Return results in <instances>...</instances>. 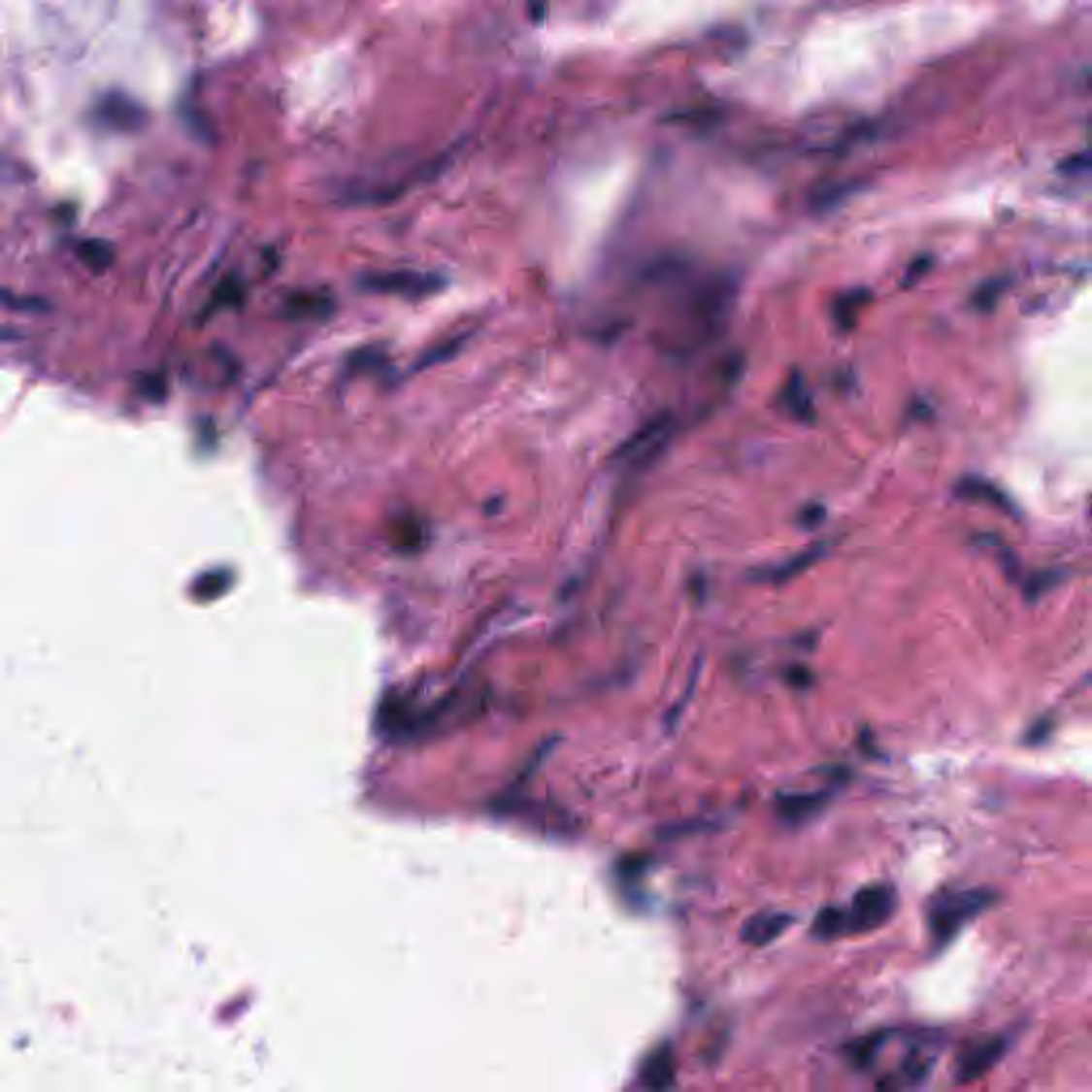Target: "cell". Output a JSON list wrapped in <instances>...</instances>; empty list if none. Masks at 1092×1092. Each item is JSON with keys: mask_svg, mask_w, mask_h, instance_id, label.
<instances>
[{"mask_svg": "<svg viewBox=\"0 0 1092 1092\" xmlns=\"http://www.w3.org/2000/svg\"><path fill=\"white\" fill-rule=\"evenodd\" d=\"M737 301V282L728 276L691 280L675 301V316L659 346L675 356H691L715 342Z\"/></svg>", "mask_w": 1092, "mask_h": 1092, "instance_id": "6da1fadb", "label": "cell"}, {"mask_svg": "<svg viewBox=\"0 0 1092 1092\" xmlns=\"http://www.w3.org/2000/svg\"><path fill=\"white\" fill-rule=\"evenodd\" d=\"M988 890H943L928 905V928L937 945H945L962 928L992 907Z\"/></svg>", "mask_w": 1092, "mask_h": 1092, "instance_id": "7a4b0ae2", "label": "cell"}, {"mask_svg": "<svg viewBox=\"0 0 1092 1092\" xmlns=\"http://www.w3.org/2000/svg\"><path fill=\"white\" fill-rule=\"evenodd\" d=\"M675 431L677 420L673 414H657L623 442L617 450V459L625 470L636 474L646 472L664 455L675 438Z\"/></svg>", "mask_w": 1092, "mask_h": 1092, "instance_id": "3957f363", "label": "cell"}, {"mask_svg": "<svg viewBox=\"0 0 1092 1092\" xmlns=\"http://www.w3.org/2000/svg\"><path fill=\"white\" fill-rule=\"evenodd\" d=\"M847 931L849 935L869 933L883 926L896 911V892L888 883H875L862 888L849 905Z\"/></svg>", "mask_w": 1092, "mask_h": 1092, "instance_id": "277c9868", "label": "cell"}, {"mask_svg": "<svg viewBox=\"0 0 1092 1092\" xmlns=\"http://www.w3.org/2000/svg\"><path fill=\"white\" fill-rule=\"evenodd\" d=\"M445 284V280L436 274L410 272V269H397V272H374L361 276V286L384 295H404V297H427Z\"/></svg>", "mask_w": 1092, "mask_h": 1092, "instance_id": "5b68a950", "label": "cell"}, {"mask_svg": "<svg viewBox=\"0 0 1092 1092\" xmlns=\"http://www.w3.org/2000/svg\"><path fill=\"white\" fill-rule=\"evenodd\" d=\"M1003 1054H1005V1040H1001V1037H992V1040L971 1043L967 1050L958 1056V1067H956L958 1079L960 1082H969V1079L981 1077L988 1069H992L1001 1061Z\"/></svg>", "mask_w": 1092, "mask_h": 1092, "instance_id": "8992f818", "label": "cell"}, {"mask_svg": "<svg viewBox=\"0 0 1092 1092\" xmlns=\"http://www.w3.org/2000/svg\"><path fill=\"white\" fill-rule=\"evenodd\" d=\"M792 924H794V915L783 911H764L753 915L751 920L745 924V928L741 931V939L745 943L755 947L771 945L773 941L779 939Z\"/></svg>", "mask_w": 1092, "mask_h": 1092, "instance_id": "52a82bcc", "label": "cell"}, {"mask_svg": "<svg viewBox=\"0 0 1092 1092\" xmlns=\"http://www.w3.org/2000/svg\"><path fill=\"white\" fill-rule=\"evenodd\" d=\"M677 1077V1063L675 1054L668 1045H662L659 1050L646 1056L645 1065L641 1067V1082L645 1088L651 1090H664L675 1084Z\"/></svg>", "mask_w": 1092, "mask_h": 1092, "instance_id": "ba28073f", "label": "cell"}, {"mask_svg": "<svg viewBox=\"0 0 1092 1092\" xmlns=\"http://www.w3.org/2000/svg\"><path fill=\"white\" fill-rule=\"evenodd\" d=\"M826 800H828L826 792L789 794L779 800V813L787 821H803L811 815H815L817 811L826 805Z\"/></svg>", "mask_w": 1092, "mask_h": 1092, "instance_id": "9c48e42d", "label": "cell"}, {"mask_svg": "<svg viewBox=\"0 0 1092 1092\" xmlns=\"http://www.w3.org/2000/svg\"><path fill=\"white\" fill-rule=\"evenodd\" d=\"M331 308H333L331 297L316 295V293H301L284 301V314H288V316L293 318L327 316Z\"/></svg>", "mask_w": 1092, "mask_h": 1092, "instance_id": "30bf717a", "label": "cell"}, {"mask_svg": "<svg viewBox=\"0 0 1092 1092\" xmlns=\"http://www.w3.org/2000/svg\"><path fill=\"white\" fill-rule=\"evenodd\" d=\"M783 404L796 420H813V402H811V395L807 393L800 374H794L792 381L787 382L783 391Z\"/></svg>", "mask_w": 1092, "mask_h": 1092, "instance_id": "8fae6325", "label": "cell"}, {"mask_svg": "<svg viewBox=\"0 0 1092 1092\" xmlns=\"http://www.w3.org/2000/svg\"><path fill=\"white\" fill-rule=\"evenodd\" d=\"M843 935H849L847 911L841 910V907H826V910H821L813 922V937L821 941H832Z\"/></svg>", "mask_w": 1092, "mask_h": 1092, "instance_id": "7c38bea8", "label": "cell"}, {"mask_svg": "<svg viewBox=\"0 0 1092 1092\" xmlns=\"http://www.w3.org/2000/svg\"><path fill=\"white\" fill-rule=\"evenodd\" d=\"M78 254L85 265L96 269V272H103V269L110 267L112 261H114L112 248L107 246L105 242H99V240L80 242L78 244Z\"/></svg>", "mask_w": 1092, "mask_h": 1092, "instance_id": "4fadbf2b", "label": "cell"}, {"mask_svg": "<svg viewBox=\"0 0 1092 1092\" xmlns=\"http://www.w3.org/2000/svg\"><path fill=\"white\" fill-rule=\"evenodd\" d=\"M821 553H824V546H819V545H817V546H813V548L805 550V553L796 555L794 559L785 561V564H783V566H779V568L771 570V575H769V577H771V580H785V579H792L794 575H798V572H803V570H807L809 566H813V564H815V561H817V559L821 557Z\"/></svg>", "mask_w": 1092, "mask_h": 1092, "instance_id": "5bb4252c", "label": "cell"}, {"mask_svg": "<svg viewBox=\"0 0 1092 1092\" xmlns=\"http://www.w3.org/2000/svg\"><path fill=\"white\" fill-rule=\"evenodd\" d=\"M226 580H229V577H226V575H205L197 582V591L201 593V596L210 598V596H214V593H220L226 587Z\"/></svg>", "mask_w": 1092, "mask_h": 1092, "instance_id": "9a60e30c", "label": "cell"}, {"mask_svg": "<svg viewBox=\"0 0 1092 1092\" xmlns=\"http://www.w3.org/2000/svg\"><path fill=\"white\" fill-rule=\"evenodd\" d=\"M1090 83H1092V80H1090Z\"/></svg>", "mask_w": 1092, "mask_h": 1092, "instance_id": "2e32d148", "label": "cell"}]
</instances>
